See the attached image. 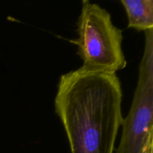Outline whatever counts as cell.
I'll list each match as a JSON object with an SVG mask.
<instances>
[{
	"instance_id": "obj_2",
	"label": "cell",
	"mask_w": 153,
	"mask_h": 153,
	"mask_svg": "<svg viewBox=\"0 0 153 153\" xmlns=\"http://www.w3.org/2000/svg\"><path fill=\"white\" fill-rule=\"evenodd\" d=\"M77 34V38L70 42L77 46L83 68L116 73L126 67L123 31L114 25L107 10L88 0L82 1Z\"/></svg>"
},
{
	"instance_id": "obj_4",
	"label": "cell",
	"mask_w": 153,
	"mask_h": 153,
	"mask_svg": "<svg viewBox=\"0 0 153 153\" xmlns=\"http://www.w3.org/2000/svg\"><path fill=\"white\" fill-rule=\"evenodd\" d=\"M128 18V28L137 31L153 29L152 0H121Z\"/></svg>"
},
{
	"instance_id": "obj_1",
	"label": "cell",
	"mask_w": 153,
	"mask_h": 153,
	"mask_svg": "<svg viewBox=\"0 0 153 153\" xmlns=\"http://www.w3.org/2000/svg\"><path fill=\"white\" fill-rule=\"evenodd\" d=\"M122 99L117 73L82 67L61 75L55 110L71 153H114L123 121Z\"/></svg>"
},
{
	"instance_id": "obj_3",
	"label": "cell",
	"mask_w": 153,
	"mask_h": 153,
	"mask_svg": "<svg viewBox=\"0 0 153 153\" xmlns=\"http://www.w3.org/2000/svg\"><path fill=\"white\" fill-rule=\"evenodd\" d=\"M144 34L137 86L129 111L123 118L116 153H143L148 137L153 132V29Z\"/></svg>"
},
{
	"instance_id": "obj_5",
	"label": "cell",
	"mask_w": 153,
	"mask_h": 153,
	"mask_svg": "<svg viewBox=\"0 0 153 153\" xmlns=\"http://www.w3.org/2000/svg\"><path fill=\"white\" fill-rule=\"evenodd\" d=\"M153 133L149 134L148 140L146 141L143 153H152V145H153Z\"/></svg>"
}]
</instances>
